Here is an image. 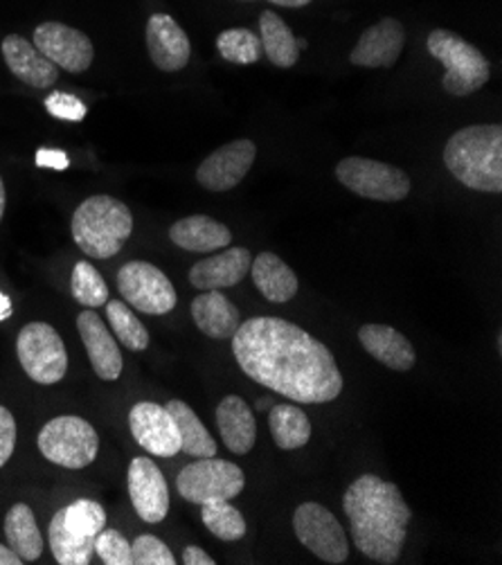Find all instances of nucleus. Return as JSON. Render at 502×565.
<instances>
[{
  "mask_svg": "<svg viewBox=\"0 0 502 565\" xmlns=\"http://www.w3.org/2000/svg\"><path fill=\"white\" fill-rule=\"evenodd\" d=\"M233 354L255 383L298 404H329L343 392L337 359L302 327L282 318H250L233 335Z\"/></svg>",
  "mask_w": 502,
  "mask_h": 565,
  "instance_id": "1",
  "label": "nucleus"
},
{
  "mask_svg": "<svg viewBox=\"0 0 502 565\" xmlns=\"http://www.w3.org/2000/svg\"><path fill=\"white\" fill-rule=\"evenodd\" d=\"M343 510L359 552L385 565L399 561L413 512L397 484L365 473L345 491Z\"/></svg>",
  "mask_w": 502,
  "mask_h": 565,
  "instance_id": "2",
  "label": "nucleus"
},
{
  "mask_svg": "<svg viewBox=\"0 0 502 565\" xmlns=\"http://www.w3.org/2000/svg\"><path fill=\"white\" fill-rule=\"evenodd\" d=\"M444 164L467 188L502 192V129L498 125L464 127L444 147Z\"/></svg>",
  "mask_w": 502,
  "mask_h": 565,
  "instance_id": "3",
  "label": "nucleus"
},
{
  "mask_svg": "<svg viewBox=\"0 0 502 565\" xmlns=\"http://www.w3.org/2000/svg\"><path fill=\"white\" fill-rule=\"evenodd\" d=\"M75 244L93 259L116 257L133 233L131 210L114 196H90L73 214Z\"/></svg>",
  "mask_w": 502,
  "mask_h": 565,
  "instance_id": "4",
  "label": "nucleus"
},
{
  "mask_svg": "<svg viewBox=\"0 0 502 565\" xmlns=\"http://www.w3.org/2000/svg\"><path fill=\"white\" fill-rule=\"evenodd\" d=\"M428 52L446 68L441 77L444 90L456 97L476 93L491 77L487 56L451 30H432L428 34Z\"/></svg>",
  "mask_w": 502,
  "mask_h": 565,
  "instance_id": "5",
  "label": "nucleus"
},
{
  "mask_svg": "<svg viewBox=\"0 0 502 565\" xmlns=\"http://www.w3.org/2000/svg\"><path fill=\"white\" fill-rule=\"evenodd\" d=\"M36 444L47 462L66 469H84L97 458L99 435L86 419L62 415L41 428Z\"/></svg>",
  "mask_w": 502,
  "mask_h": 565,
  "instance_id": "6",
  "label": "nucleus"
},
{
  "mask_svg": "<svg viewBox=\"0 0 502 565\" xmlns=\"http://www.w3.org/2000/svg\"><path fill=\"white\" fill-rule=\"evenodd\" d=\"M337 179L348 190L370 201L397 203L410 194V179L404 169L361 156L341 160L337 164Z\"/></svg>",
  "mask_w": 502,
  "mask_h": 565,
  "instance_id": "7",
  "label": "nucleus"
},
{
  "mask_svg": "<svg viewBox=\"0 0 502 565\" xmlns=\"http://www.w3.org/2000/svg\"><path fill=\"white\" fill-rule=\"evenodd\" d=\"M17 354L25 374L41 383L52 385L68 372V352L57 329L47 322H30L17 338Z\"/></svg>",
  "mask_w": 502,
  "mask_h": 565,
  "instance_id": "8",
  "label": "nucleus"
},
{
  "mask_svg": "<svg viewBox=\"0 0 502 565\" xmlns=\"http://www.w3.org/2000/svg\"><path fill=\"white\" fill-rule=\"evenodd\" d=\"M177 487L181 498L194 504H205L214 500H233L246 487L244 471L226 460L199 458V462L188 465L179 478Z\"/></svg>",
  "mask_w": 502,
  "mask_h": 565,
  "instance_id": "9",
  "label": "nucleus"
},
{
  "mask_svg": "<svg viewBox=\"0 0 502 565\" xmlns=\"http://www.w3.org/2000/svg\"><path fill=\"white\" fill-rule=\"evenodd\" d=\"M118 291L129 307L147 316H164L177 307V289L158 266L149 262H129L118 273Z\"/></svg>",
  "mask_w": 502,
  "mask_h": 565,
  "instance_id": "10",
  "label": "nucleus"
},
{
  "mask_svg": "<svg viewBox=\"0 0 502 565\" xmlns=\"http://www.w3.org/2000/svg\"><path fill=\"white\" fill-rule=\"evenodd\" d=\"M293 530L298 541L318 558L341 565L350 556V543L343 525L327 507L318 502L300 504L293 514Z\"/></svg>",
  "mask_w": 502,
  "mask_h": 565,
  "instance_id": "11",
  "label": "nucleus"
},
{
  "mask_svg": "<svg viewBox=\"0 0 502 565\" xmlns=\"http://www.w3.org/2000/svg\"><path fill=\"white\" fill-rule=\"evenodd\" d=\"M34 45L54 66L68 73L88 71L95 56L93 41L84 32L57 21L41 23L34 30Z\"/></svg>",
  "mask_w": 502,
  "mask_h": 565,
  "instance_id": "12",
  "label": "nucleus"
},
{
  "mask_svg": "<svg viewBox=\"0 0 502 565\" xmlns=\"http://www.w3.org/2000/svg\"><path fill=\"white\" fill-rule=\"evenodd\" d=\"M257 147L253 140H235L212 151L196 169V181L207 192H228L237 188L255 164Z\"/></svg>",
  "mask_w": 502,
  "mask_h": 565,
  "instance_id": "13",
  "label": "nucleus"
},
{
  "mask_svg": "<svg viewBox=\"0 0 502 565\" xmlns=\"http://www.w3.org/2000/svg\"><path fill=\"white\" fill-rule=\"evenodd\" d=\"M129 426L136 441L151 456L174 458L181 454L179 428L162 406L153 402H140L129 413Z\"/></svg>",
  "mask_w": 502,
  "mask_h": 565,
  "instance_id": "14",
  "label": "nucleus"
},
{
  "mask_svg": "<svg viewBox=\"0 0 502 565\" xmlns=\"http://www.w3.org/2000/svg\"><path fill=\"white\" fill-rule=\"evenodd\" d=\"M129 495L133 510L145 523H162L170 512V489L162 471L149 458H136L129 467Z\"/></svg>",
  "mask_w": 502,
  "mask_h": 565,
  "instance_id": "15",
  "label": "nucleus"
},
{
  "mask_svg": "<svg viewBox=\"0 0 502 565\" xmlns=\"http://www.w3.org/2000/svg\"><path fill=\"white\" fill-rule=\"evenodd\" d=\"M404 45V25L397 19H381L361 34L350 62L361 68H393L399 62Z\"/></svg>",
  "mask_w": 502,
  "mask_h": 565,
  "instance_id": "16",
  "label": "nucleus"
},
{
  "mask_svg": "<svg viewBox=\"0 0 502 565\" xmlns=\"http://www.w3.org/2000/svg\"><path fill=\"white\" fill-rule=\"evenodd\" d=\"M145 36L151 62L162 73H179L190 64V39L172 17L153 14L147 21Z\"/></svg>",
  "mask_w": 502,
  "mask_h": 565,
  "instance_id": "17",
  "label": "nucleus"
},
{
  "mask_svg": "<svg viewBox=\"0 0 502 565\" xmlns=\"http://www.w3.org/2000/svg\"><path fill=\"white\" fill-rule=\"evenodd\" d=\"M77 329L79 335L84 341V348L88 352V361L95 370V374L102 381H118L125 367L122 361V352L118 348V343L114 341V335H110L108 327L99 320V316L88 309L82 311L77 318Z\"/></svg>",
  "mask_w": 502,
  "mask_h": 565,
  "instance_id": "18",
  "label": "nucleus"
},
{
  "mask_svg": "<svg viewBox=\"0 0 502 565\" xmlns=\"http://www.w3.org/2000/svg\"><path fill=\"white\" fill-rule=\"evenodd\" d=\"M253 255L246 248H228L196 262L190 270L192 287L199 291H221L237 287L250 273Z\"/></svg>",
  "mask_w": 502,
  "mask_h": 565,
  "instance_id": "19",
  "label": "nucleus"
},
{
  "mask_svg": "<svg viewBox=\"0 0 502 565\" xmlns=\"http://www.w3.org/2000/svg\"><path fill=\"white\" fill-rule=\"evenodd\" d=\"M3 60L12 75L32 88H50L60 79V68L43 56L34 43L19 34L3 39Z\"/></svg>",
  "mask_w": 502,
  "mask_h": 565,
  "instance_id": "20",
  "label": "nucleus"
},
{
  "mask_svg": "<svg viewBox=\"0 0 502 565\" xmlns=\"http://www.w3.org/2000/svg\"><path fill=\"white\" fill-rule=\"evenodd\" d=\"M359 341L363 350L389 370L408 372L413 370L417 356L408 338L387 324H363L359 329Z\"/></svg>",
  "mask_w": 502,
  "mask_h": 565,
  "instance_id": "21",
  "label": "nucleus"
},
{
  "mask_svg": "<svg viewBox=\"0 0 502 565\" xmlns=\"http://www.w3.org/2000/svg\"><path fill=\"white\" fill-rule=\"evenodd\" d=\"M216 426L223 444H226L233 454H250L257 439V422L250 406L242 397L231 394V397L221 399L216 408Z\"/></svg>",
  "mask_w": 502,
  "mask_h": 565,
  "instance_id": "22",
  "label": "nucleus"
},
{
  "mask_svg": "<svg viewBox=\"0 0 502 565\" xmlns=\"http://www.w3.org/2000/svg\"><path fill=\"white\" fill-rule=\"evenodd\" d=\"M170 239L190 253H218L233 242L231 231L216 218L205 214H194L177 221L170 228Z\"/></svg>",
  "mask_w": 502,
  "mask_h": 565,
  "instance_id": "23",
  "label": "nucleus"
},
{
  "mask_svg": "<svg viewBox=\"0 0 502 565\" xmlns=\"http://www.w3.org/2000/svg\"><path fill=\"white\" fill-rule=\"evenodd\" d=\"M192 318L196 327L216 341H228L242 324L239 309L221 291H205L192 302Z\"/></svg>",
  "mask_w": 502,
  "mask_h": 565,
  "instance_id": "24",
  "label": "nucleus"
},
{
  "mask_svg": "<svg viewBox=\"0 0 502 565\" xmlns=\"http://www.w3.org/2000/svg\"><path fill=\"white\" fill-rule=\"evenodd\" d=\"M250 275L257 291L275 305L291 302L298 296V275L273 253H261L250 264Z\"/></svg>",
  "mask_w": 502,
  "mask_h": 565,
  "instance_id": "25",
  "label": "nucleus"
},
{
  "mask_svg": "<svg viewBox=\"0 0 502 565\" xmlns=\"http://www.w3.org/2000/svg\"><path fill=\"white\" fill-rule=\"evenodd\" d=\"M259 32H261V50L268 62L277 68H293L300 60V47L305 45L291 32V28L277 17L273 10H264L259 14Z\"/></svg>",
  "mask_w": 502,
  "mask_h": 565,
  "instance_id": "26",
  "label": "nucleus"
},
{
  "mask_svg": "<svg viewBox=\"0 0 502 565\" xmlns=\"http://www.w3.org/2000/svg\"><path fill=\"white\" fill-rule=\"evenodd\" d=\"M164 411L172 415L177 428H179V437H181V450L185 456L192 458H214L216 454V441L212 439V435L207 433V428L203 426V422L196 417V413L179 402L172 399L170 404L164 406Z\"/></svg>",
  "mask_w": 502,
  "mask_h": 565,
  "instance_id": "27",
  "label": "nucleus"
},
{
  "mask_svg": "<svg viewBox=\"0 0 502 565\" xmlns=\"http://www.w3.org/2000/svg\"><path fill=\"white\" fill-rule=\"evenodd\" d=\"M6 536L10 547L23 561H36L43 552V536L36 525V519L28 504L19 502L6 516Z\"/></svg>",
  "mask_w": 502,
  "mask_h": 565,
  "instance_id": "28",
  "label": "nucleus"
},
{
  "mask_svg": "<svg viewBox=\"0 0 502 565\" xmlns=\"http://www.w3.org/2000/svg\"><path fill=\"white\" fill-rule=\"evenodd\" d=\"M268 428L273 433L275 444L282 450H296L309 444L311 439V422L309 417L291 404H280L268 413Z\"/></svg>",
  "mask_w": 502,
  "mask_h": 565,
  "instance_id": "29",
  "label": "nucleus"
},
{
  "mask_svg": "<svg viewBox=\"0 0 502 565\" xmlns=\"http://www.w3.org/2000/svg\"><path fill=\"white\" fill-rule=\"evenodd\" d=\"M50 550L62 565H88L95 552V541L75 536L64 523V510L52 516L50 523Z\"/></svg>",
  "mask_w": 502,
  "mask_h": 565,
  "instance_id": "30",
  "label": "nucleus"
},
{
  "mask_svg": "<svg viewBox=\"0 0 502 565\" xmlns=\"http://www.w3.org/2000/svg\"><path fill=\"white\" fill-rule=\"evenodd\" d=\"M201 519L210 534H214L218 541L235 543L246 536V521L237 507H233L228 500H214L201 504Z\"/></svg>",
  "mask_w": 502,
  "mask_h": 565,
  "instance_id": "31",
  "label": "nucleus"
},
{
  "mask_svg": "<svg viewBox=\"0 0 502 565\" xmlns=\"http://www.w3.org/2000/svg\"><path fill=\"white\" fill-rule=\"evenodd\" d=\"M106 316H108L110 329L116 331L118 341L129 352H145L149 348V331L138 320V316L129 309V305H125L120 300H108L106 302Z\"/></svg>",
  "mask_w": 502,
  "mask_h": 565,
  "instance_id": "32",
  "label": "nucleus"
},
{
  "mask_svg": "<svg viewBox=\"0 0 502 565\" xmlns=\"http://www.w3.org/2000/svg\"><path fill=\"white\" fill-rule=\"evenodd\" d=\"M216 47L223 60L231 64L248 66L257 64L261 60V39L255 36V32L246 28H233V30H223L216 36Z\"/></svg>",
  "mask_w": 502,
  "mask_h": 565,
  "instance_id": "33",
  "label": "nucleus"
},
{
  "mask_svg": "<svg viewBox=\"0 0 502 565\" xmlns=\"http://www.w3.org/2000/svg\"><path fill=\"white\" fill-rule=\"evenodd\" d=\"M64 523L75 536L95 541V536L106 527V512L99 502L82 498L66 507Z\"/></svg>",
  "mask_w": 502,
  "mask_h": 565,
  "instance_id": "34",
  "label": "nucleus"
},
{
  "mask_svg": "<svg viewBox=\"0 0 502 565\" xmlns=\"http://www.w3.org/2000/svg\"><path fill=\"white\" fill-rule=\"evenodd\" d=\"M71 289H73V298L79 305L88 307V309H97V307H104L108 302L106 281L99 275V270L93 268L90 262H77L75 264Z\"/></svg>",
  "mask_w": 502,
  "mask_h": 565,
  "instance_id": "35",
  "label": "nucleus"
},
{
  "mask_svg": "<svg viewBox=\"0 0 502 565\" xmlns=\"http://www.w3.org/2000/svg\"><path fill=\"white\" fill-rule=\"evenodd\" d=\"M95 552L106 565H133L131 543L118 530H102L95 536Z\"/></svg>",
  "mask_w": 502,
  "mask_h": 565,
  "instance_id": "36",
  "label": "nucleus"
},
{
  "mask_svg": "<svg viewBox=\"0 0 502 565\" xmlns=\"http://www.w3.org/2000/svg\"><path fill=\"white\" fill-rule=\"evenodd\" d=\"M133 565H174L177 556L160 539L142 534L131 543Z\"/></svg>",
  "mask_w": 502,
  "mask_h": 565,
  "instance_id": "37",
  "label": "nucleus"
},
{
  "mask_svg": "<svg viewBox=\"0 0 502 565\" xmlns=\"http://www.w3.org/2000/svg\"><path fill=\"white\" fill-rule=\"evenodd\" d=\"M45 108L52 118L66 122H82L86 118V104L71 93H52L45 99Z\"/></svg>",
  "mask_w": 502,
  "mask_h": 565,
  "instance_id": "38",
  "label": "nucleus"
},
{
  "mask_svg": "<svg viewBox=\"0 0 502 565\" xmlns=\"http://www.w3.org/2000/svg\"><path fill=\"white\" fill-rule=\"evenodd\" d=\"M14 446H17V419L6 406H0V469L10 462Z\"/></svg>",
  "mask_w": 502,
  "mask_h": 565,
  "instance_id": "39",
  "label": "nucleus"
},
{
  "mask_svg": "<svg viewBox=\"0 0 502 565\" xmlns=\"http://www.w3.org/2000/svg\"><path fill=\"white\" fill-rule=\"evenodd\" d=\"M36 164L39 167H50V169H66L71 164L68 156L57 149H41L36 153Z\"/></svg>",
  "mask_w": 502,
  "mask_h": 565,
  "instance_id": "40",
  "label": "nucleus"
},
{
  "mask_svg": "<svg viewBox=\"0 0 502 565\" xmlns=\"http://www.w3.org/2000/svg\"><path fill=\"white\" fill-rule=\"evenodd\" d=\"M183 563L185 565H216V561L205 550H201L199 545H188L185 547Z\"/></svg>",
  "mask_w": 502,
  "mask_h": 565,
  "instance_id": "41",
  "label": "nucleus"
},
{
  "mask_svg": "<svg viewBox=\"0 0 502 565\" xmlns=\"http://www.w3.org/2000/svg\"><path fill=\"white\" fill-rule=\"evenodd\" d=\"M21 563H25V561L12 547L0 543V565H21Z\"/></svg>",
  "mask_w": 502,
  "mask_h": 565,
  "instance_id": "42",
  "label": "nucleus"
},
{
  "mask_svg": "<svg viewBox=\"0 0 502 565\" xmlns=\"http://www.w3.org/2000/svg\"><path fill=\"white\" fill-rule=\"evenodd\" d=\"M8 318H12V300L6 294H0V322Z\"/></svg>",
  "mask_w": 502,
  "mask_h": 565,
  "instance_id": "43",
  "label": "nucleus"
},
{
  "mask_svg": "<svg viewBox=\"0 0 502 565\" xmlns=\"http://www.w3.org/2000/svg\"><path fill=\"white\" fill-rule=\"evenodd\" d=\"M268 3L280 6V8H305L311 3V0H268Z\"/></svg>",
  "mask_w": 502,
  "mask_h": 565,
  "instance_id": "44",
  "label": "nucleus"
},
{
  "mask_svg": "<svg viewBox=\"0 0 502 565\" xmlns=\"http://www.w3.org/2000/svg\"><path fill=\"white\" fill-rule=\"evenodd\" d=\"M3 212H6V183H3V177H0V218H3Z\"/></svg>",
  "mask_w": 502,
  "mask_h": 565,
  "instance_id": "45",
  "label": "nucleus"
}]
</instances>
